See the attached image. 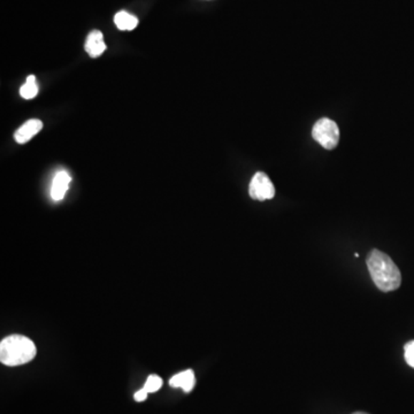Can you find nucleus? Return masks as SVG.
Wrapping results in <instances>:
<instances>
[{
  "instance_id": "obj_1",
  "label": "nucleus",
  "mask_w": 414,
  "mask_h": 414,
  "mask_svg": "<svg viewBox=\"0 0 414 414\" xmlns=\"http://www.w3.org/2000/svg\"><path fill=\"white\" fill-rule=\"evenodd\" d=\"M366 263L373 282L381 291L390 293L400 288L402 274L389 256L374 248L367 256Z\"/></svg>"
},
{
  "instance_id": "obj_4",
  "label": "nucleus",
  "mask_w": 414,
  "mask_h": 414,
  "mask_svg": "<svg viewBox=\"0 0 414 414\" xmlns=\"http://www.w3.org/2000/svg\"><path fill=\"white\" fill-rule=\"evenodd\" d=\"M248 193L252 199L256 201H268L274 198L276 188L268 175L263 172L256 173L248 186Z\"/></svg>"
},
{
  "instance_id": "obj_5",
  "label": "nucleus",
  "mask_w": 414,
  "mask_h": 414,
  "mask_svg": "<svg viewBox=\"0 0 414 414\" xmlns=\"http://www.w3.org/2000/svg\"><path fill=\"white\" fill-rule=\"evenodd\" d=\"M43 129V122L39 118H31L29 121L22 124L14 133V138L19 144L29 142L30 139L36 136Z\"/></svg>"
},
{
  "instance_id": "obj_13",
  "label": "nucleus",
  "mask_w": 414,
  "mask_h": 414,
  "mask_svg": "<svg viewBox=\"0 0 414 414\" xmlns=\"http://www.w3.org/2000/svg\"><path fill=\"white\" fill-rule=\"evenodd\" d=\"M148 391L145 390L144 388H142L141 390L137 391V393L133 395V398H135L136 402H144V400L148 398Z\"/></svg>"
},
{
  "instance_id": "obj_12",
  "label": "nucleus",
  "mask_w": 414,
  "mask_h": 414,
  "mask_svg": "<svg viewBox=\"0 0 414 414\" xmlns=\"http://www.w3.org/2000/svg\"><path fill=\"white\" fill-rule=\"evenodd\" d=\"M404 355H405V360L408 366L414 368V340H410L406 343L404 348Z\"/></svg>"
},
{
  "instance_id": "obj_11",
  "label": "nucleus",
  "mask_w": 414,
  "mask_h": 414,
  "mask_svg": "<svg viewBox=\"0 0 414 414\" xmlns=\"http://www.w3.org/2000/svg\"><path fill=\"white\" fill-rule=\"evenodd\" d=\"M163 387V379L158 375H150L145 382L144 389L148 393H157Z\"/></svg>"
},
{
  "instance_id": "obj_3",
  "label": "nucleus",
  "mask_w": 414,
  "mask_h": 414,
  "mask_svg": "<svg viewBox=\"0 0 414 414\" xmlns=\"http://www.w3.org/2000/svg\"><path fill=\"white\" fill-rule=\"evenodd\" d=\"M312 137L325 150H333L340 142V128L330 118H320L313 126Z\"/></svg>"
},
{
  "instance_id": "obj_2",
  "label": "nucleus",
  "mask_w": 414,
  "mask_h": 414,
  "mask_svg": "<svg viewBox=\"0 0 414 414\" xmlns=\"http://www.w3.org/2000/svg\"><path fill=\"white\" fill-rule=\"evenodd\" d=\"M35 343L24 335H11L0 343V361L6 366L27 364L36 357Z\"/></svg>"
},
{
  "instance_id": "obj_9",
  "label": "nucleus",
  "mask_w": 414,
  "mask_h": 414,
  "mask_svg": "<svg viewBox=\"0 0 414 414\" xmlns=\"http://www.w3.org/2000/svg\"><path fill=\"white\" fill-rule=\"evenodd\" d=\"M114 22L120 30H133L138 24V19L126 12V11H121V12L116 13V16H114Z\"/></svg>"
},
{
  "instance_id": "obj_10",
  "label": "nucleus",
  "mask_w": 414,
  "mask_h": 414,
  "mask_svg": "<svg viewBox=\"0 0 414 414\" xmlns=\"http://www.w3.org/2000/svg\"><path fill=\"white\" fill-rule=\"evenodd\" d=\"M39 94V86L36 83V77L30 75L27 77V82L21 86L20 95L24 99H33Z\"/></svg>"
},
{
  "instance_id": "obj_14",
  "label": "nucleus",
  "mask_w": 414,
  "mask_h": 414,
  "mask_svg": "<svg viewBox=\"0 0 414 414\" xmlns=\"http://www.w3.org/2000/svg\"><path fill=\"white\" fill-rule=\"evenodd\" d=\"M352 414H368V413H365V412H355V413Z\"/></svg>"
},
{
  "instance_id": "obj_7",
  "label": "nucleus",
  "mask_w": 414,
  "mask_h": 414,
  "mask_svg": "<svg viewBox=\"0 0 414 414\" xmlns=\"http://www.w3.org/2000/svg\"><path fill=\"white\" fill-rule=\"evenodd\" d=\"M86 54H89L91 58H98L106 50V44L104 41L103 34L99 30H94L88 36L84 45Z\"/></svg>"
},
{
  "instance_id": "obj_6",
  "label": "nucleus",
  "mask_w": 414,
  "mask_h": 414,
  "mask_svg": "<svg viewBox=\"0 0 414 414\" xmlns=\"http://www.w3.org/2000/svg\"><path fill=\"white\" fill-rule=\"evenodd\" d=\"M71 178L69 172L60 171L56 173L52 181V188H51V197L54 201H60L65 197L66 193L69 188Z\"/></svg>"
},
{
  "instance_id": "obj_8",
  "label": "nucleus",
  "mask_w": 414,
  "mask_h": 414,
  "mask_svg": "<svg viewBox=\"0 0 414 414\" xmlns=\"http://www.w3.org/2000/svg\"><path fill=\"white\" fill-rule=\"evenodd\" d=\"M196 385L195 373L193 370H186L178 373L169 380V385L173 388H182L184 393H190Z\"/></svg>"
}]
</instances>
